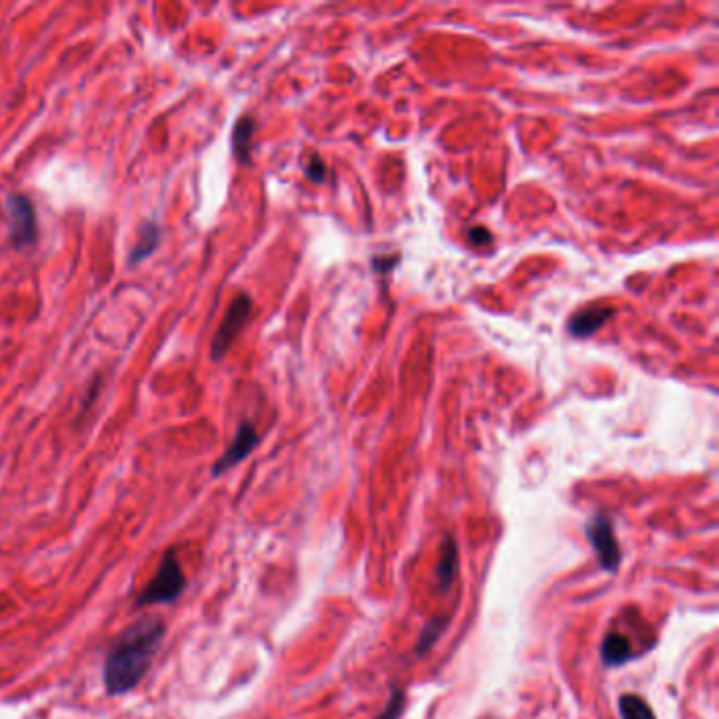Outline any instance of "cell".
I'll return each instance as SVG.
<instances>
[{"mask_svg":"<svg viewBox=\"0 0 719 719\" xmlns=\"http://www.w3.org/2000/svg\"><path fill=\"white\" fill-rule=\"evenodd\" d=\"M165 639V623L157 616H144L131 623L114 641L104 665V686L112 696L127 694L150 671L154 656Z\"/></svg>","mask_w":719,"mask_h":719,"instance_id":"obj_1","label":"cell"},{"mask_svg":"<svg viewBox=\"0 0 719 719\" xmlns=\"http://www.w3.org/2000/svg\"><path fill=\"white\" fill-rule=\"evenodd\" d=\"M186 591V576L178 561L176 549H169L161 561L159 572L150 580V585L140 593V606H154L176 601Z\"/></svg>","mask_w":719,"mask_h":719,"instance_id":"obj_2","label":"cell"},{"mask_svg":"<svg viewBox=\"0 0 719 719\" xmlns=\"http://www.w3.org/2000/svg\"><path fill=\"white\" fill-rule=\"evenodd\" d=\"M9 241L15 249L32 247L38 239V222L32 201L22 192H9L5 199Z\"/></svg>","mask_w":719,"mask_h":719,"instance_id":"obj_3","label":"cell"},{"mask_svg":"<svg viewBox=\"0 0 719 719\" xmlns=\"http://www.w3.org/2000/svg\"><path fill=\"white\" fill-rule=\"evenodd\" d=\"M251 310H254V304H251V298L247 294H239L235 298V302L230 304V308L226 310V317L211 342V359L213 361L224 359V355L230 351V346L237 342V338L241 336V332L251 317Z\"/></svg>","mask_w":719,"mask_h":719,"instance_id":"obj_4","label":"cell"},{"mask_svg":"<svg viewBox=\"0 0 719 719\" xmlns=\"http://www.w3.org/2000/svg\"><path fill=\"white\" fill-rule=\"evenodd\" d=\"M587 536L597 553L601 568H604L606 572H616L620 561H623V555H620V547H618V540L614 536L612 521L606 515L593 517L587 523Z\"/></svg>","mask_w":719,"mask_h":719,"instance_id":"obj_5","label":"cell"},{"mask_svg":"<svg viewBox=\"0 0 719 719\" xmlns=\"http://www.w3.org/2000/svg\"><path fill=\"white\" fill-rule=\"evenodd\" d=\"M258 443H260V437H258V431L254 429V424L243 422L239 426L235 439H232V443L228 445V450L220 456L216 466H213V475H222L230 469H235L237 464H241L251 452L256 450Z\"/></svg>","mask_w":719,"mask_h":719,"instance_id":"obj_6","label":"cell"},{"mask_svg":"<svg viewBox=\"0 0 719 719\" xmlns=\"http://www.w3.org/2000/svg\"><path fill=\"white\" fill-rule=\"evenodd\" d=\"M612 315H614L612 306L595 304V306H589L585 310H580V313H576L570 319L568 329H570V334L576 336V338H587V336L595 334L597 329L604 325Z\"/></svg>","mask_w":719,"mask_h":719,"instance_id":"obj_7","label":"cell"},{"mask_svg":"<svg viewBox=\"0 0 719 719\" xmlns=\"http://www.w3.org/2000/svg\"><path fill=\"white\" fill-rule=\"evenodd\" d=\"M161 243V226L154 220H146L140 224L138 228V241H135L131 254H129V264L135 266L144 262L146 258H150L154 251H157Z\"/></svg>","mask_w":719,"mask_h":719,"instance_id":"obj_8","label":"cell"},{"mask_svg":"<svg viewBox=\"0 0 719 719\" xmlns=\"http://www.w3.org/2000/svg\"><path fill=\"white\" fill-rule=\"evenodd\" d=\"M456 574H458V547H456L454 538L448 536L443 540L441 559H439V566L435 570V578H437L439 589L448 591L454 585Z\"/></svg>","mask_w":719,"mask_h":719,"instance_id":"obj_9","label":"cell"},{"mask_svg":"<svg viewBox=\"0 0 719 719\" xmlns=\"http://www.w3.org/2000/svg\"><path fill=\"white\" fill-rule=\"evenodd\" d=\"M254 133H256V121L251 116H243L237 121L235 129H232V152L239 163L251 161V144H254Z\"/></svg>","mask_w":719,"mask_h":719,"instance_id":"obj_10","label":"cell"},{"mask_svg":"<svg viewBox=\"0 0 719 719\" xmlns=\"http://www.w3.org/2000/svg\"><path fill=\"white\" fill-rule=\"evenodd\" d=\"M601 658H604L606 667H620L629 663L633 658V650L627 637L620 633H608L604 644H601Z\"/></svg>","mask_w":719,"mask_h":719,"instance_id":"obj_11","label":"cell"},{"mask_svg":"<svg viewBox=\"0 0 719 719\" xmlns=\"http://www.w3.org/2000/svg\"><path fill=\"white\" fill-rule=\"evenodd\" d=\"M618 711L623 719H656L652 707L641 696L623 694L618 701Z\"/></svg>","mask_w":719,"mask_h":719,"instance_id":"obj_12","label":"cell"},{"mask_svg":"<svg viewBox=\"0 0 719 719\" xmlns=\"http://www.w3.org/2000/svg\"><path fill=\"white\" fill-rule=\"evenodd\" d=\"M448 627V618H435L433 623L426 627L422 631V637H420V644H418V652H424L429 646H433L437 637L443 633V629Z\"/></svg>","mask_w":719,"mask_h":719,"instance_id":"obj_13","label":"cell"},{"mask_svg":"<svg viewBox=\"0 0 719 719\" xmlns=\"http://www.w3.org/2000/svg\"><path fill=\"white\" fill-rule=\"evenodd\" d=\"M403 705H405V698H403V692L401 690H393V696L391 701H388L384 713L378 717V719H399L401 711H403Z\"/></svg>","mask_w":719,"mask_h":719,"instance_id":"obj_14","label":"cell"},{"mask_svg":"<svg viewBox=\"0 0 719 719\" xmlns=\"http://www.w3.org/2000/svg\"><path fill=\"white\" fill-rule=\"evenodd\" d=\"M306 173H308L310 180H315L319 184L325 182V163H323V159L319 157V154H313V157H310V161L306 165Z\"/></svg>","mask_w":719,"mask_h":719,"instance_id":"obj_15","label":"cell"},{"mask_svg":"<svg viewBox=\"0 0 719 719\" xmlns=\"http://www.w3.org/2000/svg\"><path fill=\"white\" fill-rule=\"evenodd\" d=\"M466 237H469V241H471L473 245H488V243H492V232H490L488 228H483V226H473V228L469 230V235H466Z\"/></svg>","mask_w":719,"mask_h":719,"instance_id":"obj_16","label":"cell"},{"mask_svg":"<svg viewBox=\"0 0 719 719\" xmlns=\"http://www.w3.org/2000/svg\"><path fill=\"white\" fill-rule=\"evenodd\" d=\"M397 260H399L397 256L388 258V260H386V258H376V260H374V268H376L378 272H388V270H391V268L397 264Z\"/></svg>","mask_w":719,"mask_h":719,"instance_id":"obj_17","label":"cell"}]
</instances>
